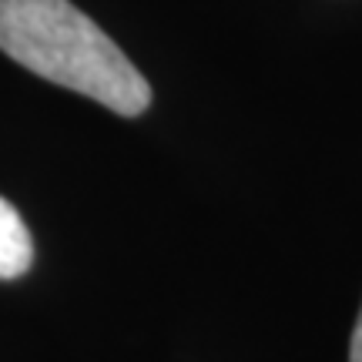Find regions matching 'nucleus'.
<instances>
[{"label": "nucleus", "mask_w": 362, "mask_h": 362, "mask_svg": "<svg viewBox=\"0 0 362 362\" xmlns=\"http://www.w3.org/2000/svg\"><path fill=\"white\" fill-rule=\"evenodd\" d=\"M349 362H362V309H359V319H356V329H352Z\"/></svg>", "instance_id": "nucleus-3"}, {"label": "nucleus", "mask_w": 362, "mask_h": 362, "mask_svg": "<svg viewBox=\"0 0 362 362\" xmlns=\"http://www.w3.org/2000/svg\"><path fill=\"white\" fill-rule=\"evenodd\" d=\"M0 51L121 117H138L151 104L141 71L71 0H0Z\"/></svg>", "instance_id": "nucleus-1"}, {"label": "nucleus", "mask_w": 362, "mask_h": 362, "mask_svg": "<svg viewBox=\"0 0 362 362\" xmlns=\"http://www.w3.org/2000/svg\"><path fill=\"white\" fill-rule=\"evenodd\" d=\"M34 262V242L21 211L0 194V279H21Z\"/></svg>", "instance_id": "nucleus-2"}]
</instances>
